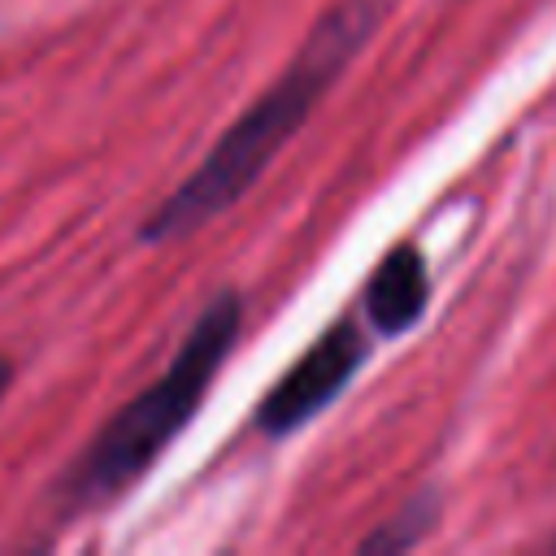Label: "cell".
<instances>
[{
  "label": "cell",
  "instance_id": "cell-1",
  "mask_svg": "<svg viewBox=\"0 0 556 556\" xmlns=\"http://www.w3.org/2000/svg\"><path fill=\"white\" fill-rule=\"evenodd\" d=\"M387 0H334L300 39L278 78L217 135L204 161L148 213L143 243H178L191 230L222 217L239 195L256 187L269 161L304 130L326 91L348 74L382 22Z\"/></svg>",
  "mask_w": 556,
  "mask_h": 556
},
{
  "label": "cell",
  "instance_id": "cell-5",
  "mask_svg": "<svg viewBox=\"0 0 556 556\" xmlns=\"http://www.w3.org/2000/svg\"><path fill=\"white\" fill-rule=\"evenodd\" d=\"M434 521H439V495L434 491H421L391 521H382L374 534H365L361 539V552H408V547H417L434 530Z\"/></svg>",
  "mask_w": 556,
  "mask_h": 556
},
{
  "label": "cell",
  "instance_id": "cell-4",
  "mask_svg": "<svg viewBox=\"0 0 556 556\" xmlns=\"http://www.w3.org/2000/svg\"><path fill=\"white\" fill-rule=\"evenodd\" d=\"M361 308L369 317V326L387 339L408 334L426 308H430V265L426 252L413 239H400L369 274L365 291H361Z\"/></svg>",
  "mask_w": 556,
  "mask_h": 556
},
{
  "label": "cell",
  "instance_id": "cell-6",
  "mask_svg": "<svg viewBox=\"0 0 556 556\" xmlns=\"http://www.w3.org/2000/svg\"><path fill=\"white\" fill-rule=\"evenodd\" d=\"M9 382H13V361H9V356H0V400H4Z\"/></svg>",
  "mask_w": 556,
  "mask_h": 556
},
{
  "label": "cell",
  "instance_id": "cell-3",
  "mask_svg": "<svg viewBox=\"0 0 556 556\" xmlns=\"http://www.w3.org/2000/svg\"><path fill=\"white\" fill-rule=\"evenodd\" d=\"M369 343L365 330L356 326V317H334L295 361L291 369L261 395L256 404V430L269 439H282L300 426H308L326 404H334L343 395V387L356 378V369L365 365Z\"/></svg>",
  "mask_w": 556,
  "mask_h": 556
},
{
  "label": "cell",
  "instance_id": "cell-2",
  "mask_svg": "<svg viewBox=\"0 0 556 556\" xmlns=\"http://www.w3.org/2000/svg\"><path fill=\"white\" fill-rule=\"evenodd\" d=\"M239 330H243V300L235 287H222L200 308V317L191 321L187 339L178 343L161 378L143 387L130 404H122L83 447V456L65 473V500L74 508H91L122 495L135 478H143L161 460V452L187 430V421L204 404L213 378L230 361Z\"/></svg>",
  "mask_w": 556,
  "mask_h": 556
}]
</instances>
